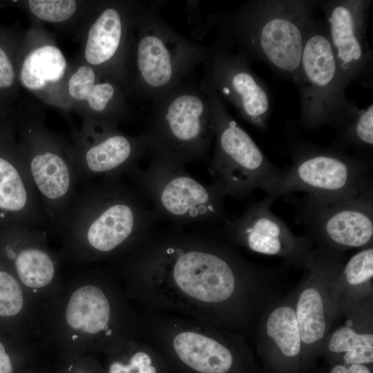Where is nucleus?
<instances>
[{
	"mask_svg": "<svg viewBox=\"0 0 373 373\" xmlns=\"http://www.w3.org/2000/svg\"><path fill=\"white\" fill-rule=\"evenodd\" d=\"M173 347L184 364L200 373H226L232 365L233 357L226 347L199 333H179Z\"/></svg>",
	"mask_w": 373,
	"mask_h": 373,
	"instance_id": "19",
	"label": "nucleus"
},
{
	"mask_svg": "<svg viewBox=\"0 0 373 373\" xmlns=\"http://www.w3.org/2000/svg\"><path fill=\"white\" fill-rule=\"evenodd\" d=\"M199 86L208 96L214 121L215 151L209 172L226 196L249 197L256 189L271 193L285 170L275 166L233 119L205 75Z\"/></svg>",
	"mask_w": 373,
	"mask_h": 373,
	"instance_id": "5",
	"label": "nucleus"
},
{
	"mask_svg": "<svg viewBox=\"0 0 373 373\" xmlns=\"http://www.w3.org/2000/svg\"><path fill=\"white\" fill-rule=\"evenodd\" d=\"M11 358L3 341L0 340V373H12Z\"/></svg>",
	"mask_w": 373,
	"mask_h": 373,
	"instance_id": "31",
	"label": "nucleus"
},
{
	"mask_svg": "<svg viewBox=\"0 0 373 373\" xmlns=\"http://www.w3.org/2000/svg\"><path fill=\"white\" fill-rule=\"evenodd\" d=\"M150 356L142 352L133 355L128 364L114 362L109 367V373H156Z\"/></svg>",
	"mask_w": 373,
	"mask_h": 373,
	"instance_id": "30",
	"label": "nucleus"
},
{
	"mask_svg": "<svg viewBox=\"0 0 373 373\" xmlns=\"http://www.w3.org/2000/svg\"><path fill=\"white\" fill-rule=\"evenodd\" d=\"M161 1L147 2L135 23L126 66L129 99L153 101L173 88L200 64L211 48L179 34L161 16Z\"/></svg>",
	"mask_w": 373,
	"mask_h": 373,
	"instance_id": "2",
	"label": "nucleus"
},
{
	"mask_svg": "<svg viewBox=\"0 0 373 373\" xmlns=\"http://www.w3.org/2000/svg\"><path fill=\"white\" fill-rule=\"evenodd\" d=\"M294 83L300 97V121L309 128L335 126L353 102L345 95V79L330 44L324 22L313 19L303 48Z\"/></svg>",
	"mask_w": 373,
	"mask_h": 373,
	"instance_id": "8",
	"label": "nucleus"
},
{
	"mask_svg": "<svg viewBox=\"0 0 373 373\" xmlns=\"http://www.w3.org/2000/svg\"><path fill=\"white\" fill-rule=\"evenodd\" d=\"M23 33L0 23V112L13 111L19 97L17 59Z\"/></svg>",
	"mask_w": 373,
	"mask_h": 373,
	"instance_id": "23",
	"label": "nucleus"
},
{
	"mask_svg": "<svg viewBox=\"0 0 373 373\" xmlns=\"http://www.w3.org/2000/svg\"><path fill=\"white\" fill-rule=\"evenodd\" d=\"M211 48L205 75L219 97L228 100L248 123L267 127L271 104L265 84L251 70L248 58L219 44Z\"/></svg>",
	"mask_w": 373,
	"mask_h": 373,
	"instance_id": "14",
	"label": "nucleus"
},
{
	"mask_svg": "<svg viewBox=\"0 0 373 373\" xmlns=\"http://www.w3.org/2000/svg\"><path fill=\"white\" fill-rule=\"evenodd\" d=\"M69 146L78 177L89 178L125 173L149 151L142 134L127 135L111 122H84Z\"/></svg>",
	"mask_w": 373,
	"mask_h": 373,
	"instance_id": "12",
	"label": "nucleus"
},
{
	"mask_svg": "<svg viewBox=\"0 0 373 373\" xmlns=\"http://www.w3.org/2000/svg\"><path fill=\"white\" fill-rule=\"evenodd\" d=\"M149 149L166 150L185 163L205 160L214 138V121L208 96L189 82L152 101L141 133Z\"/></svg>",
	"mask_w": 373,
	"mask_h": 373,
	"instance_id": "6",
	"label": "nucleus"
},
{
	"mask_svg": "<svg viewBox=\"0 0 373 373\" xmlns=\"http://www.w3.org/2000/svg\"><path fill=\"white\" fill-rule=\"evenodd\" d=\"M70 66L40 23L35 22L23 33L17 66L19 88L46 104L68 111L66 90Z\"/></svg>",
	"mask_w": 373,
	"mask_h": 373,
	"instance_id": "15",
	"label": "nucleus"
},
{
	"mask_svg": "<svg viewBox=\"0 0 373 373\" xmlns=\"http://www.w3.org/2000/svg\"><path fill=\"white\" fill-rule=\"evenodd\" d=\"M23 306V295L19 283L8 269L0 267V317H14Z\"/></svg>",
	"mask_w": 373,
	"mask_h": 373,
	"instance_id": "28",
	"label": "nucleus"
},
{
	"mask_svg": "<svg viewBox=\"0 0 373 373\" xmlns=\"http://www.w3.org/2000/svg\"><path fill=\"white\" fill-rule=\"evenodd\" d=\"M295 312L301 342L312 344L323 337L326 321L323 298L316 289L309 287L303 291Z\"/></svg>",
	"mask_w": 373,
	"mask_h": 373,
	"instance_id": "24",
	"label": "nucleus"
},
{
	"mask_svg": "<svg viewBox=\"0 0 373 373\" xmlns=\"http://www.w3.org/2000/svg\"><path fill=\"white\" fill-rule=\"evenodd\" d=\"M346 281L352 285L364 283L373 276V249L368 247L354 255L344 269Z\"/></svg>",
	"mask_w": 373,
	"mask_h": 373,
	"instance_id": "29",
	"label": "nucleus"
},
{
	"mask_svg": "<svg viewBox=\"0 0 373 373\" xmlns=\"http://www.w3.org/2000/svg\"><path fill=\"white\" fill-rule=\"evenodd\" d=\"M338 144L370 149L373 145V105L359 108L353 103L347 113L334 126Z\"/></svg>",
	"mask_w": 373,
	"mask_h": 373,
	"instance_id": "25",
	"label": "nucleus"
},
{
	"mask_svg": "<svg viewBox=\"0 0 373 373\" xmlns=\"http://www.w3.org/2000/svg\"><path fill=\"white\" fill-rule=\"evenodd\" d=\"M8 3L26 10L37 23H47L62 28H75L79 32L97 1L28 0Z\"/></svg>",
	"mask_w": 373,
	"mask_h": 373,
	"instance_id": "21",
	"label": "nucleus"
},
{
	"mask_svg": "<svg viewBox=\"0 0 373 373\" xmlns=\"http://www.w3.org/2000/svg\"><path fill=\"white\" fill-rule=\"evenodd\" d=\"M65 317L73 329L95 334L104 329L110 318V305L97 287L87 285L77 289L71 296Z\"/></svg>",
	"mask_w": 373,
	"mask_h": 373,
	"instance_id": "20",
	"label": "nucleus"
},
{
	"mask_svg": "<svg viewBox=\"0 0 373 373\" xmlns=\"http://www.w3.org/2000/svg\"><path fill=\"white\" fill-rule=\"evenodd\" d=\"M318 3L309 0L249 1L230 13L216 15L218 44L236 45L248 59L261 60L294 82L307 29Z\"/></svg>",
	"mask_w": 373,
	"mask_h": 373,
	"instance_id": "1",
	"label": "nucleus"
},
{
	"mask_svg": "<svg viewBox=\"0 0 373 373\" xmlns=\"http://www.w3.org/2000/svg\"><path fill=\"white\" fill-rule=\"evenodd\" d=\"M329 349L333 352H345L346 364H365L373 361V336L358 334L350 327L337 329L332 335Z\"/></svg>",
	"mask_w": 373,
	"mask_h": 373,
	"instance_id": "27",
	"label": "nucleus"
},
{
	"mask_svg": "<svg viewBox=\"0 0 373 373\" xmlns=\"http://www.w3.org/2000/svg\"><path fill=\"white\" fill-rule=\"evenodd\" d=\"M16 108L19 142L35 193L45 211L61 219L73 200L78 178L69 144L50 132L35 108Z\"/></svg>",
	"mask_w": 373,
	"mask_h": 373,
	"instance_id": "7",
	"label": "nucleus"
},
{
	"mask_svg": "<svg viewBox=\"0 0 373 373\" xmlns=\"http://www.w3.org/2000/svg\"><path fill=\"white\" fill-rule=\"evenodd\" d=\"M296 220L307 231L339 248L365 247L373 237V186L331 195L305 196Z\"/></svg>",
	"mask_w": 373,
	"mask_h": 373,
	"instance_id": "10",
	"label": "nucleus"
},
{
	"mask_svg": "<svg viewBox=\"0 0 373 373\" xmlns=\"http://www.w3.org/2000/svg\"><path fill=\"white\" fill-rule=\"evenodd\" d=\"M66 94L68 111L77 112L84 122L118 124L135 115L117 80L79 61L70 66Z\"/></svg>",
	"mask_w": 373,
	"mask_h": 373,
	"instance_id": "17",
	"label": "nucleus"
},
{
	"mask_svg": "<svg viewBox=\"0 0 373 373\" xmlns=\"http://www.w3.org/2000/svg\"><path fill=\"white\" fill-rule=\"evenodd\" d=\"M0 245L1 255L12 263L23 284L31 288H40L51 282L55 274V265L47 252L30 247L17 249L10 241H5L1 237Z\"/></svg>",
	"mask_w": 373,
	"mask_h": 373,
	"instance_id": "22",
	"label": "nucleus"
},
{
	"mask_svg": "<svg viewBox=\"0 0 373 373\" xmlns=\"http://www.w3.org/2000/svg\"><path fill=\"white\" fill-rule=\"evenodd\" d=\"M325 26L341 73L350 84H372L373 55L367 37L370 0L321 2Z\"/></svg>",
	"mask_w": 373,
	"mask_h": 373,
	"instance_id": "13",
	"label": "nucleus"
},
{
	"mask_svg": "<svg viewBox=\"0 0 373 373\" xmlns=\"http://www.w3.org/2000/svg\"><path fill=\"white\" fill-rule=\"evenodd\" d=\"M146 3L136 0L97 1L78 32L82 40L78 61L113 77L124 90L135 23Z\"/></svg>",
	"mask_w": 373,
	"mask_h": 373,
	"instance_id": "11",
	"label": "nucleus"
},
{
	"mask_svg": "<svg viewBox=\"0 0 373 373\" xmlns=\"http://www.w3.org/2000/svg\"><path fill=\"white\" fill-rule=\"evenodd\" d=\"M149 152L146 169L136 164L125 173L146 200L156 224L216 227L224 222L225 195L216 184L194 179L186 163L171 152L156 149Z\"/></svg>",
	"mask_w": 373,
	"mask_h": 373,
	"instance_id": "3",
	"label": "nucleus"
},
{
	"mask_svg": "<svg viewBox=\"0 0 373 373\" xmlns=\"http://www.w3.org/2000/svg\"><path fill=\"white\" fill-rule=\"evenodd\" d=\"M274 201L267 197L248 206L236 217L221 224L223 233L251 250L264 254H299L305 242L295 236L271 209Z\"/></svg>",
	"mask_w": 373,
	"mask_h": 373,
	"instance_id": "18",
	"label": "nucleus"
},
{
	"mask_svg": "<svg viewBox=\"0 0 373 373\" xmlns=\"http://www.w3.org/2000/svg\"><path fill=\"white\" fill-rule=\"evenodd\" d=\"M84 230L86 240L100 253H109L141 239L156 224L146 200L120 175L101 178L87 195L73 200L61 220Z\"/></svg>",
	"mask_w": 373,
	"mask_h": 373,
	"instance_id": "4",
	"label": "nucleus"
},
{
	"mask_svg": "<svg viewBox=\"0 0 373 373\" xmlns=\"http://www.w3.org/2000/svg\"><path fill=\"white\" fill-rule=\"evenodd\" d=\"M266 329L283 354L289 357L298 354L301 339L296 312L291 307L275 309L268 317Z\"/></svg>",
	"mask_w": 373,
	"mask_h": 373,
	"instance_id": "26",
	"label": "nucleus"
},
{
	"mask_svg": "<svg viewBox=\"0 0 373 373\" xmlns=\"http://www.w3.org/2000/svg\"><path fill=\"white\" fill-rule=\"evenodd\" d=\"M331 373H371V372L362 364H352L348 368L341 365H336Z\"/></svg>",
	"mask_w": 373,
	"mask_h": 373,
	"instance_id": "32",
	"label": "nucleus"
},
{
	"mask_svg": "<svg viewBox=\"0 0 373 373\" xmlns=\"http://www.w3.org/2000/svg\"><path fill=\"white\" fill-rule=\"evenodd\" d=\"M371 164L336 149L301 143L291 151V164L266 196L304 191L312 195L343 194L372 186Z\"/></svg>",
	"mask_w": 373,
	"mask_h": 373,
	"instance_id": "9",
	"label": "nucleus"
},
{
	"mask_svg": "<svg viewBox=\"0 0 373 373\" xmlns=\"http://www.w3.org/2000/svg\"><path fill=\"white\" fill-rule=\"evenodd\" d=\"M38 213L19 146L15 110L0 112V222L32 226Z\"/></svg>",
	"mask_w": 373,
	"mask_h": 373,
	"instance_id": "16",
	"label": "nucleus"
}]
</instances>
